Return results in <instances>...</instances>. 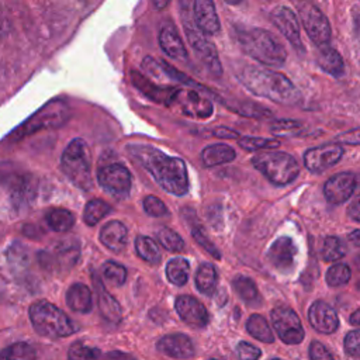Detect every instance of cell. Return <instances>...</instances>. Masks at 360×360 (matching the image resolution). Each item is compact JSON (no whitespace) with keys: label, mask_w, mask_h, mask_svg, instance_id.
Segmentation results:
<instances>
[{"label":"cell","mask_w":360,"mask_h":360,"mask_svg":"<svg viewBox=\"0 0 360 360\" xmlns=\"http://www.w3.org/2000/svg\"><path fill=\"white\" fill-rule=\"evenodd\" d=\"M127 149L165 191L177 197L187 194L188 174L183 159L169 156L149 145H128Z\"/></svg>","instance_id":"6da1fadb"},{"label":"cell","mask_w":360,"mask_h":360,"mask_svg":"<svg viewBox=\"0 0 360 360\" xmlns=\"http://www.w3.org/2000/svg\"><path fill=\"white\" fill-rule=\"evenodd\" d=\"M238 77L249 91L274 103L295 104L301 98V94L292 82L280 72L245 65L239 70Z\"/></svg>","instance_id":"7a4b0ae2"},{"label":"cell","mask_w":360,"mask_h":360,"mask_svg":"<svg viewBox=\"0 0 360 360\" xmlns=\"http://www.w3.org/2000/svg\"><path fill=\"white\" fill-rule=\"evenodd\" d=\"M238 41L245 53L266 66H281L287 59L284 45L264 28L238 30Z\"/></svg>","instance_id":"3957f363"},{"label":"cell","mask_w":360,"mask_h":360,"mask_svg":"<svg viewBox=\"0 0 360 360\" xmlns=\"http://www.w3.org/2000/svg\"><path fill=\"white\" fill-rule=\"evenodd\" d=\"M30 319L37 333L51 339L66 338L76 330L72 319L48 301L34 302L30 307Z\"/></svg>","instance_id":"277c9868"},{"label":"cell","mask_w":360,"mask_h":360,"mask_svg":"<svg viewBox=\"0 0 360 360\" xmlns=\"http://www.w3.org/2000/svg\"><path fill=\"white\" fill-rule=\"evenodd\" d=\"M60 167L76 187L84 191L91 188V160L90 150L84 139L76 138L69 142L60 156Z\"/></svg>","instance_id":"5b68a950"},{"label":"cell","mask_w":360,"mask_h":360,"mask_svg":"<svg viewBox=\"0 0 360 360\" xmlns=\"http://www.w3.org/2000/svg\"><path fill=\"white\" fill-rule=\"evenodd\" d=\"M252 165L276 186L292 183L300 173L297 160L287 152H260L252 158Z\"/></svg>","instance_id":"8992f818"},{"label":"cell","mask_w":360,"mask_h":360,"mask_svg":"<svg viewBox=\"0 0 360 360\" xmlns=\"http://www.w3.org/2000/svg\"><path fill=\"white\" fill-rule=\"evenodd\" d=\"M70 117V110L66 103L53 100L45 104L41 110H38L30 120H27L18 129L11 134L14 141L21 139L38 129L44 128H55L63 125Z\"/></svg>","instance_id":"52a82bcc"},{"label":"cell","mask_w":360,"mask_h":360,"mask_svg":"<svg viewBox=\"0 0 360 360\" xmlns=\"http://www.w3.org/2000/svg\"><path fill=\"white\" fill-rule=\"evenodd\" d=\"M181 18H183L186 35H187L190 45L193 46V49L195 51V53L198 55L201 62L205 65V68L214 76L219 77L222 75V66H221L218 52H217L214 44L211 41H208V38L197 28L195 22L191 21L187 8L186 10L181 8Z\"/></svg>","instance_id":"ba28073f"},{"label":"cell","mask_w":360,"mask_h":360,"mask_svg":"<svg viewBox=\"0 0 360 360\" xmlns=\"http://www.w3.org/2000/svg\"><path fill=\"white\" fill-rule=\"evenodd\" d=\"M298 13L309 39L318 46H325L330 41V25L325 14L312 3H300Z\"/></svg>","instance_id":"9c48e42d"},{"label":"cell","mask_w":360,"mask_h":360,"mask_svg":"<svg viewBox=\"0 0 360 360\" xmlns=\"http://www.w3.org/2000/svg\"><path fill=\"white\" fill-rule=\"evenodd\" d=\"M207 94H212L210 90H207L205 87L202 89H179L173 104L180 108V111L188 117L193 118H208L212 114V103L211 100L207 97Z\"/></svg>","instance_id":"30bf717a"},{"label":"cell","mask_w":360,"mask_h":360,"mask_svg":"<svg viewBox=\"0 0 360 360\" xmlns=\"http://www.w3.org/2000/svg\"><path fill=\"white\" fill-rule=\"evenodd\" d=\"M97 181L101 188L115 198H125L129 194L132 179L129 170L121 163H111L97 172Z\"/></svg>","instance_id":"8fae6325"},{"label":"cell","mask_w":360,"mask_h":360,"mask_svg":"<svg viewBox=\"0 0 360 360\" xmlns=\"http://www.w3.org/2000/svg\"><path fill=\"white\" fill-rule=\"evenodd\" d=\"M270 319L278 338L287 345H298L304 339V329L298 315L288 307H276Z\"/></svg>","instance_id":"7c38bea8"},{"label":"cell","mask_w":360,"mask_h":360,"mask_svg":"<svg viewBox=\"0 0 360 360\" xmlns=\"http://www.w3.org/2000/svg\"><path fill=\"white\" fill-rule=\"evenodd\" d=\"M271 22L285 37V39L294 46L298 53H304L305 48L301 41L300 22L295 13L287 6H277L270 13Z\"/></svg>","instance_id":"4fadbf2b"},{"label":"cell","mask_w":360,"mask_h":360,"mask_svg":"<svg viewBox=\"0 0 360 360\" xmlns=\"http://www.w3.org/2000/svg\"><path fill=\"white\" fill-rule=\"evenodd\" d=\"M343 155V148L339 143H325L308 149L304 153V165L311 173H322L328 167L336 165Z\"/></svg>","instance_id":"5bb4252c"},{"label":"cell","mask_w":360,"mask_h":360,"mask_svg":"<svg viewBox=\"0 0 360 360\" xmlns=\"http://www.w3.org/2000/svg\"><path fill=\"white\" fill-rule=\"evenodd\" d=\"M357 186L356 176L350 172H340L330 176L323 184L325 198L335 205L346 202L354 193Z\"/></svg>","instance_id":"9a60e30c"},{"label":"cell","mask_w":360,"mask_h":360,"mask_svg":"<svg viewBox=\"0 0 360 360\" xmlns=\"http://www.w3.org/2000/svg\"><path fill=\"white\" fill-rule=\"evenodd\" d=\"M4 184L7 186L13 204L17 208H21L27 204L31 202L35 191H34V181L30 174H22L18 172H11V173H4L3 176Z\"/></svg>","instance_id":"2e32d148"},{"label":"cell","mask_w":360,"mask_h":360,"mask_svg":"<svg viewBox=\"0 0 360 360\" xmlns=\"http://www.w3.org/2000/svg\"><path fill=\"white\" fill-rule=\"evenodd\" d=\"M174 308L183 322L193 328H204L208 323V312L205 307L191 295H179Z\"/></svg>","instance_id":"e0dca14e"},{"label":"cell","mask_w":360,"mask_h":360,"mask_svg":"<svg viewBox=\"0 0 360 360\" xmlns=\"http://www.w3.org/2000/svg\"><path fill=\"white\" fill-rule=\"evenodd\" d=\"M131 82L143 96H146L148 98L156 103H162L166 105L173 104V100L179 91V87L156 84L138 72H131Z\"/></svg>","instance_id":"ac0fdd59"},{"label":"cell","mask_w":360,"mask_h":360,"mask_svg":"<svg viewBox=\"0 0 360 360\" xmlns=\"http://www.w3.org/2000/svg\"><path fill=\"white\" fill-rule=\"evenodd\" d=\"M297 246L290 236L277 238L269 248V262L280 271H287L294 266Z\"/></svg>","instance_id":"d6986e66"},{"label":"cell","mask_w":360,"mask_h":360,"mask_svg":"<svg viewBox=\"0 0 360 360\" xmlns=\"http://www.w3.org/2000/svg\"><path fill=\"white\" fill-rule=\"evenodd\" d=\"M308 321L311 326L319 333H333L339 326V318L335 309L323 302L315 301L308 309Z\"/></svg>","instance_id":"ffe728a7"},{"label":"cell","mask_w":360,"mask_h":360,"mask_svg":"<svg viewBox=\"0 0 360 360\" xmlns=\"http://www.w3.org/2000/svg\"><path fill=\"white\" fill-rule=\"evenodd\" d=\"M193 14L197 28L204 35H215L221 30V22L215 6L210 0H197L193 4Z\"/></svg>","instance_id":"44dd1931"},{"label":"cell","mask_w":360,"mask_h":360,"mask_svg":"<svg viewBox=\"0 0 360 360\" xmlns=\"http://www.w3.org/2000/svg\"><path fill=\"white\" fill-rule=\"evenodd\" d=\"M160 353L174 359H190L194 354V345L184 333H172L160 338L156 343Z\"/></svg>","instance_id":"7402d4cb"},{"label":"cell","mask_w":360,"mask_h":360,"mask_svg":"<svg viewBox=\"0 0 360 360\" xmlns=\"http://www.w3.org/2000/svg\"><path fill=\"white\" fill-rule=\"evenodd\" d=\"M159 44L167 56H170L176 60L187 59L186 46L173 24H166L162 27L160 34H159Z\"/></svg>","instance_id":"603a6c76"},{"label":"cell","mask_w":360,"mask_h":360,"mask_svg":"<svg viewBox=\"0 0 360 360\" xmlns=\"http://www.w3.org/2000/svg\"><path fill=\"white\" fill-rule=\"evenodd\" d=\"M100 240L111 252L114 253L122 252L128 240L127 226L120 221L107 222L100 231Z\"/></svg>","instance_id":"cb8c5ba5"},{"label":"cell","mask_w":360,"mask_h":360,"mask_svg":"<svg viewBox=\"0 0 360 360\" xmlns=\"http://www.w3.org/2000/svg\"><path fill=\"white\" fill-rule=\"evenodd\" d=\"M93 284L97 292V305L98 309L101 312V315L110 321V322H120L121 319V308L120 304L117 302V300L105 290L104 284L101 283V280L98 278L97 274H93Z\"/></svg>","instance_id":"d4e9b609"},{"label":"cell","mask_w":360,"mask_h":360,"mask_svg":"<svg viewBox=\"0 0 360 360\" xmlns=\"http://www.w3.org/2000/svg\"><path fill=\"white\" fill-rule=\"evenodd\" d=\"M66 304L68 307L80 314H87L93 308V298L90 288L83 283H75L69 287L66 292Z\"/></svg>","instance_id":"484cf974"},{"label":"cell","mask_w":360,"mask_h":360,"mask_svg":"<svg viewBox=\"0 0 360 360\" xmlns=\"http://www.w3.org/2000/svg\"><path fill=\"white\" fill-rule=\"evenodd\" d=\"M316 63L323 72L335 77H340L345 73V63L340 53L329 45L318 48Z\"/></svg>","instance_id":"4316f807"},{"label":"cell","mask_w":360,"mask_h":360,"mask_svg":"<svg viewBox=\"0 0 360 360\" xmlns=\"http://www.w3.org/2000/svg\"><path fill=\"white\" fill-rule=\"evenodd\" d=\"M79 243L75 240H63L59 242L55 246V252L53 255H48L44 260H51L59 267V269H70L72 266L76 264L77 259H79Z\"/></svg>","instance_id":"83f0119b"},{"label":"cell","mask_w":360,"mask_h":360,"mask_svg":"<svg viewBox=\"0 0 360 360\" xmlns=\"http://www.w3.org/2000/svg\"><path fill=\"white\" fill-rule=\"evenodd\" d=\"M235 156H236L235 149L226 143L208 145L201 152V160H202L204 166H207V167L232 162L235 159Z\"/></svg>","instance_id":"f1b7e54d"},{"label":"cell","mask_w":360,"mask_h":360,"mask_svg":"<svg viewBox=\"0 0 360 360\" xmlns=\"http://www.w3.org/2000/svg\"><path fill=\"white\" fill-rule=\"evenodd\" d=\"M218 274L211 263H202L195 273V287L201 294L211 295L217 287Z\"/></svg>","instance_id":"f546056e"},{"label":"cell","mask_w":360,"mask_h":360,"mask_svg":"<svg viewBox=\"0 0 360 360\" xmlns=\"http://www.w3.org/2000/svg\"><path fill=\"white\" fill-rule=\"evenodd\" d=\"M190 264L184 257H173L166 264V277L174 285H184L188 280Z\"/></svg>","instance_id":"4dcf8cb0"},{"label":"cell","mask_w":360,"mask_h":360,"mask_svg":"<svg viewBox=\"0 0 360 360\" xmlns=\"http://www.w3.org/2000/svg\"><path fill=\"white\" fill-rule=\"evenodd\" d=\"M246 330L249 332V335H252L255 339H257L260 342L273 343V340H274L273 332H271L267 321L259 314H253L249 316V319L246 322Z\"/></svg>","instance_id":"1f68e13d"},{"label":"cell","mask_w":360,"mask_h":360,"mask_svg":"<svg viewBox=\"0 0 360 360\" xmlns=\"http://www.w3.org/2000/svg\"><path fill=\"white\" fill-rule=\"evenodd\" d=\"M46 222L55 232H66L75 224V215L66 208H52L46 214Z\"/></svg>","instance_id":"d6a6232c"},{"label":"cell","mask_w":360,"mask_h":360,"mask_svg":"<svg viewBox=\"0 0 360 360\" xmlns=\"http://www.w3.org/2000/svg\"><path fill=\"white\" fill-rule=\"evenodd\" d=\"M135 249H136L138 256L148 263L158 264L162 259L160 249L158 248L156 242L149 236H145V235L138 236L135 239Z\"/></svg>","instance_id":"836d02e7"},{"label":"cell","mask_w":360,"mask_h":360,"mask_svg":"<svg viewBox=\"0 0 360 360\" xmlns=\"http://www.w3.org/2000/svg\"><path fill=\"white\" fill-rule=\"evenodd\" d=\"M233 290L238 292V295L248 304L256 305L259 301V291L256 288V284L252 278L246 276H236L232 281Z\"/></svg>","instance_id":"e575fe53"},{"label":"cell","mask_w":360,"mask_h":360,"mask_svg":"<svg viewBox=\"0 0 360 360\" xmlns=\"http://www.w3.org/2000/svg\"><path fill=\"white\" fill-rule=\"evenodd\" d=\"M0 360H37V353L31 345L17 342L0 352Z\"/></svg>","instance_id":"d590c367"},{"label":"cell","mask_w":360,"mask_h":360,"mask_svg":"<svg viewBox=\"0 0 360 360\" xmlns=\"http://www.w3.org/2000/svg\"><path fill=\"white\" fill-rule=\"evenodd\" d=\"M108 212H111V207L100 200V198H96V200H90L86 207H84V212H83V221L87 224V225H96L98 224Z\"/></svg>","instance_id":"8d00e7d4"},{"label":"cell","mask_w":360,"mask_h":360,"mask_svg":"<svg viewBox=\"0 0 360 360\" xmlns=\"http://www.w3.org/2000/svg\"><path fill=\"white\" fill-rule=\"evenodd\" d=\"M346 255V246L338 236H326L321 249V256L325 262H336Z\"/></svg>","instance_id":"74e56055"},{"label":"cell","mask_w":360,"mask_h":360,"mask_svg":"<svg viewBox=\"0 0 360 360\" xmlns=\"http://www.w3.org/2000/svg\"><path fill=\"white\" fill-rule=\"evenodd\" d=\"M352 277V270L345 263H336L330 266L326 271V283L330 287H340L345 285Z\"/></svg>","instance_id":"f35d334b"},{"label":"cell","mask_w":360,"mask_h":360,"mask_svg":"<svg viewBox=\"0 0 360 360\" xmlns=\"http://www.w3.org/2000/svg\"><path fill=\"white\" fill-rule=\"evenodd\" d=\"M238 143L242 149L255 152L259 149H276L280 146V142L273 138H259V136H242L238 139Z\"/></svg>","instance_id":"ab89813d"},{"label":"cell","mask_w":360,"mask_h":360,"mask_svg":"<svg viewBox=\"0 0 360 360\" xmlns=\"http://www.w3.org/2000/svg\"><path fill=\"white\" fill-rule=\"evenodd\" d=\"M158 239L160 245L169 252H181L184 249L183 238L170 228H162L158 231Z\"/></svg>","instance_id":"60d3db41"},{"label":"cell","mask_w":360,"mask_h":360,"mask_svg":"<svg viewBox=\"0 0 360 360\" xmlns=\"http://www.w3.org/2000/svg\"><path fill=\"white\" fill-rule=\"evenodd\" d=\"M69 360H100L101 352L96 347H90L82 342L73 343L69 349Z\"/></svg>","instance_id":"b9f144b4"},{"label":"cell","mask_w":360,"mask_h":360,"mask_svg":"<svg viewBox=\"0 0 360 360\" xmlns=\"http://www.w3.org/2000/svg\"><path fill=\"white\" fill-rule=\"evenodd\" d=\"M103 274L107 281H110L114 285H121L127 280V270L122 264L117 262H105L101 267Z\"/></svg>","instance_id":"7bdbcfd3"},{"label":"cell","mask_w":360,"mask_h":360,"mask_svg":"<svg viewBox=\"0 0 360 360\" xmlns=\"http://www.w3.org/2000/svg\"><path fill=\"white\" fill-rule=\"evenodd\" d=\"M302 129V124L294 120H277L271 124L270 131L274 135H295Z\"/></svg>","instance_id":"ee69618b"},{"label":"cell","mask_w":360,"mask_h":360,"mask_svg":"<svg viewBox=\"0 0 360 360\" xmlns=\"http://www.w3.org/2000/svg\"><path fill=\"white\" fill-rule=\"evenodd\" d=\"M238 114L245 115V117H252V118H269L271 115V111L267 110L266 107L255 103H242L238 107L233 108Z\"/></svg>","instance_id":"f6af8a7d"},{"label":"cell","mask_w":360,"mask_h":360,"mask_svg":"<svg viewBox=\"0 0 360 360\" xmlns=\"http://www.w3.org/2000/svg\"><path fill=\"white\" fill-rule=\"evenodd\" d=\"M143 210L150 217H165L169 214L165 202L155 195H146L143 198Z\"/></svg>","instance_id":"bcb514c9"},{"label":"cell","mask_w":360,"mask_h":360,"mask_svg":"<svg viewBox=\"0 0 360 360\" xmlns=\"http://www.w3.org/2000/svg\"><path fill=\"white\" fill-rule=\"evenodd\" d=\"M193 236H194V239L197 240V243L198 245H201L211 256H214L215 259H221V253H219V250L217 249V246L210 240V238L207 236V233H205V231L201 228V226H198V225H195L194 228H193Z\"/></svg>","instance_id":"7dc6e473"},{"label":"cell","mask_w":360,"mask_h":360,"mask_svg":"<svg viewBox=\"0 0 360 360\" xmlns=\"http://www.w3.org/2000/svg\"><path fill=\"white\" fill-rule=\"evenodd\" d=\"M345 352L350 356L360 357V329L352 330L345 336Z\"/></svg>","instance_id":"c3c4849f"},{"label":"cell","mask_w":360,"mask_h":360,"mask_svg":"<svg viewBox=\"0 0 360 360\" xmlns=\"http://www.w3.org/2000/svg\"><path fill=\"white\" fill-rule=\"evenodd\" d=\"M236 354L239 360H257L262 354L260 349L248 343V342H239L236 346Z\"/></svg>","instance_id":"681fc988"},{"label":"cell","mask_w":360,"mask_h":360,"mask_svg":"<svg viewBox=\"0 0 360 360\" xmlns=\"http://www.w3.org/2000/svg\"><path fill=\"white\" fill-rule=\"evenodd\" d=\"M309 359L311 360H333L332 354L326 350V347L318 342V340H314L311 345H309Z\"/></svg>","instance_id":"f907efd6"},{"label":"cell","mask_w":360,"mask_h":360,"mask_svg":"<svg viewBox=\"0 0 360 360\" xmlns=\"http://www.w3.org/2000/svg\"><path fill=\"white\" fill-rule=\"evenodd\" d=\"M336 143L339 145H360V127L346 131L336 136Z\"/></svg>","instance_id":"816d5d0a"},{"label":"cell","mask_w":360,"mask_h":360,"mask_svg":"<svg viewBox=\"0 0 360 360\" xmlns=\"http://www.w3.org/2000/svg\"><path fill=\"white\" fill-rule=\"evenodd\" d=\"M347 215L353 219L360 222V194L354 197V200L347 207Z\"/></svg>","instance_id":"f5cc1de1"},{"label":"cell","mask_w":360,"mask_h":360,"mask_svg":"<svg viewBox=\"0 0 360 360\" xmlns=\"http://www.w3.org/2000/svg\"><path fill=\"white\" fill-rule=\"evenodd\" d=\"M214 136H218V138H226V139H239V134L233 129H229V128H225V127H219V128H215L212 131Z\"/></svg>","instance_id":"db71d44e"},{"label":"cell","mask_w":360,"mask_h":360,"mask_svg":"<svg viewBox=\"0 0 360 360\" xmlns=\"http://www.w3.org/2000/svg\"><path fill=\"white\" fill-rule=\"evenodd\" d=\"M349 240L354 245V246H357V248H360V229H356V231H352L350 233H349Z\"/></svg>","instance_id":"11a10c76"},{"label":"cell","mask_w":360,"mask_h":360,"mask_svg":"<svg viewBox=\"0 0 360 360\" xmlns=\"http://www.w3.org/2000/svg\"><path fill=\"white\" fill-rule=\"evenodd\" d=\"M353 21H354L356 34H357L359 38H360V11H357L356 8H354V13H353Z\"/></svg>","instance_id":"9f6ffc18"},{"label":"cell","mask_w":360,"mask_h":360,"mask_svg":"<svg viewBox=\"0 0 360 360\" xmlns=\"http://www.w3.org/2000/svg\"><path fill=\"white\" fill-rule=\"evenodd\" d=\"M350 323L352 325H356V326H359L360 325V308L359 309H356L352 315H350Z\"/></svg>","instance_id":"6f0895ef"},{"label":"cell","mask_w":360,"mask_h":360,"mask_svg":"<svg viewBox=\"0 0 360 360\" xmlns=\"http://www.w3.org/2000/svg\"><path fill=\"white\" fill-rule=\"evenodd\" d=\"M273 360H280V359H273Z\"/></svg>","instance_id":"680465c9"},{"label":"cell","mask_w":360,"mask_h":360,"mask_svg":"<svg viewBox=\"0 0 360 360\" xmlns=\"http://www.w3.org/2000/svg\"><path fill=\"white\" fill-rule=\"evenodd\" d=\"M212 360H214V359H212Z\"/></svg>","instance_id":"91938a15"}]
</instances>
